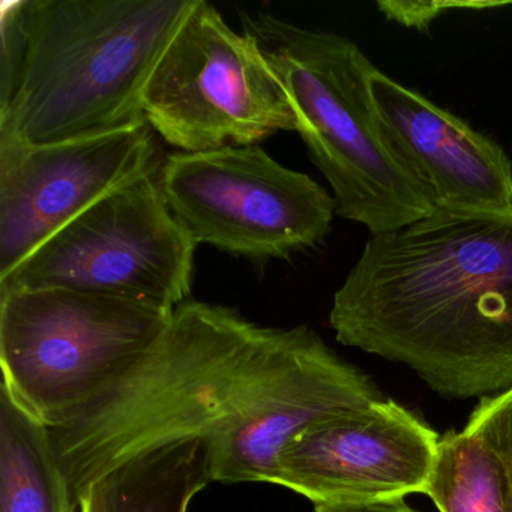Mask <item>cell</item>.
Listing matches in <instances>:
<instances>
[{
	"instance_id": "14",
	"label": "cell",
	"mask_w": 512,
	"mask_h": 512,
	"mask_svg": "<svg viewBox=\"0 0 512 512\" xmlns=\"http://www.w3.org/2000/svg\"><path fill=\"white\" fill-rule=\"evenodd\" d=\"M425 494L440 512H512L508 479L496 452L478 436H440Z\"/></svg>"
},
{
	"instance_id": "13",
	"label": "cell",
	"mask_w": 512,
	"mask_h": 512,
	"mask_svg": "<svg viewBox=\"0 0 512 512\" xmlns=\"http://www.w3.org/2000/svg\"><path fill=\"white\" fill-rule=\"evenodd\" d=\"M50 428L0 386V512H74Z\"/></svg>"
},
{
	"instance_id": "6",
	"label": "cell",
	"mask_w": 512,
	"mask_h": 512,
	"mask_svg": "<svg viewBox=\"0 0 512 512\" xmlns=\"http://www.w3.org/2000/svg\"><path fill=\"white\" fill-rule=\"evenodd\" d=\"M143 113L181 152L257 145L298 128L292 100L257 41L233 31L206 0H194L152 71Z\"/></svg>"
},
{
	"instance_id": "4",
	"label": "cell",
	"mask_w": 512,
	"mask_h": 512,
	"mask_svg": "<svg viewBox=\"0 0 512 512\" xmlns=\"http://www.w3.org/2000/svg\"><path fill=\"white\" fill-rule=\"evenodd\" d=\"M241 22L292 100L296 133L328 179L337 215L379 235L437 208L389 142L371 95L376 67L353 41L268 13H242Z\"/></svg>"
},
{
	"instance_id": "5",
	"label": "cell",
	"mask_w": 512,
	"mask_h": 512,
	"mask_svg": "<svg viewBox=\"0 0 512 512\" xmlns=\"http://www.w3.org/2000/svg\"><path fill=\"white\" fill-rule=\"evenodd\" d=\"M172 313L79 290L0 292L2 383L55 427L133 367Z\"/></svg>"
},
{
	"instance_id": "9",
	"label": "cell",
	"mask_w": 512,
	"mask_h": 512,
	"mask_svg": "<svg viewBox=\"0 0 512 512\" xmlns=\"http://www.w3.org/2000/svg\"><path fill=\"white\" fill-rule=\"evenodd\" d=\"M161 142L148 122L41 145L0 131V278L104 197L160 175Z\"/></svg>"
},
{
	"instance_id": "8",
	"label": "cell",
	"mask_w": 512,
	"mask_h": 512,
	"mask_svg": "<svg viewBox=\"0 0 512 512\" xmlns=\"http://www.w3.org/2000/svg\"><path fill=\"white\" fill-rule=\"evenodd\" d=\"M197 244L158 176L101 199L0 278V292L68 289L173 311L190 299Z\"/></svg>"
},
{
	"instance_id": "15",
	"label": "cell",
	"mask_w": 512,
	"mask_h": 512,
	"mask_svg": "<svg viewBox=\"0 0 512 512\" xmlns=\"http://www.w3.org/2000/svg\"><path fill=\"white\" fill-rule=\"evenodd\" d=\"M464 431L484 440L502 461L512 503V388L484 397L470 413Z\"/></svg>"
},
{
	"instance_id": "7",
	"label": "cell",
	"mask_w": 512,
	"mask_h": 512,
	"mask_svg": "<svg viewBox=\"0 0 512 512\" xmlns=\"http://www.w3.org/2000/svg\"><path fill=\"white\" fill-rule=\"evenodd\" d=\"M158 182L173 217L197 245L256 263L319 247L337 214L322 185L259 145L175 152Z\"/></svg>"
},
{
	"instance_id": "11",
	"label": "cell",
	"mask_w": 512,
	"mask_h": 512,
	"mask_svg": "<svg viewBox=\"0 0 512 512\" xmlns=\"http://www.w3.org/2000/svg\"><path fill=\"white\" fill-rule=\"evenodd\" d=\"M370 88L389 142L437 208L512 214V161L496 142L377 68Z\"/></svg>"
},
{
	"instance_id": "16",
	"label": "cell",
	"mask_w": 512,
	"mask_h": 512,
	"mask_svg": "<svg viewBox=\"0 0 512 512\" xmlns=\"http://www.w3.org/2000/svg\"><path fill=\"white\" fill-rule=\"evenodd\" d=\"M502 4H458V2H379L380 13L392 22L406 28L427 31L428 26L451 8H488Z\"/></svg>"
},
{
	"instance_id": "12",
	"label": "cell",
	"mask_w": 512,
	"mask_h": 512,
	"mask_svg": "<svg viewBox=\"0 0 512 512\" xmlns=\"http://www.w3.org/2000/svg\"><path fill=\"white\" fill-rule=\"evenodd\" d=\"M211 475L203 439H184L145 449L98 478L76 497L80 512H188Z\"/></svg>"
},
{
	"instance_id": "1",
	"label": "cell",
	"mask_w": 512,
	"mask_h": 512,
	"mask_svg": "<svg viewBox=\"0 0 512 512\" xmlns=\"http://www.w3.org/2000/svg\"><path fill=\"white\" fill-rule=\"evenodd\" d=\"M382 398L314 329L266 328L188 299L133 367L50 434L74 497L127 458L184 439L208 442L212 481L274 484L281 449L305 425Z\"/></svg>"
},
{
	"instance_id": "10",
	"label": "cell",
	"mask_w": 512,
	"mask_h": 512,
	"mask_svg": "<svg viewBox=\"0 0 512 512\" xmlns=\"http://www.w3.org/2000/svg\"><path fill=\"white\" fill-rule=\"evenodd\" d=\"M439 434L391 398L314 419L277 458L274 484L314 505H346L425 494Z\"/></svg>"
},
{
	"instance_id": "17",
	"label": "cell",
	"mask_w": 512,
	"mask_h": 512,
	"mask_svg": "<svg viewBox=\"0 0 512 512\" xmlns=\"http://www.w3.org/2000/svg\"><path fill=\"white\" fill-rule=\"evenodd\" d=\"M314 512H418L404 499L346 505H314Z\"/></svg>"
},
{
	"instance_id": "2",
	"label": "cell",
	"mask_w": 512,
	"mask_h": 512,
	"mask_svg": "<svg viewBox=\"0 0 512 512\" xmlns=\"http://www.w3.org/2000/svg\"><path fill=\"white\" fill-rule=\"evenodd\" d=\"M344 346L407 365L433 391L512 388V214L436 208L371 235L335 292Z\"/></svg>"
},
{
	"instance_id": "3",
	"label": "cell",
	"mask_w": 512,
	"mask_h": 512,
	"mask_svg": "<svg viewBox=\"0 0 512 512\" xmlns=\"http://www.w3.org/2000/svg\"><path fill=\"white\" fill-rule=\"evenodd\" d=\"M194 0H23V52L0 131L29 143L146 122L143 95Z\"/></svg>"
}]
</instances>
